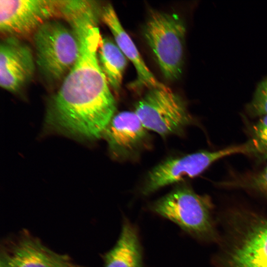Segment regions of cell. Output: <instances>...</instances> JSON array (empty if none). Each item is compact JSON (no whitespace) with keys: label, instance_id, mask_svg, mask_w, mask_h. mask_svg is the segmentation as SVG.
Masks as SVG:
<instances>
[{"label":"cell","instance_id":"obj_7","mask_svg":"<svg viewBox=\"0 0 267 267\" xmlns=\"http://www.w3.org/2000/svg\"><path fill=\"white\" fill-rule=\"evenodd\" d=\"M246 143L216 151H200L181 157L167 159L155 166L147 174L142 193L150 194L166 186L194 178L217 161L236 154H247Z\"/></svg>","mask_w":267,"mask_h":267},{"label":"cell","instance_id":"obj_6","mask_svg":"<svg viewBox=\"0 0 267 267\" xmlns=\"http://www.w3.org/2000/svg\"><path fill=\"white\" fill-rule=\"evenodd\" d=\"M134 112L147 130L162 136L178 134L192 120L182 98L163 84L149 89Z\"/></svg>","mask_w":267,"mask_h":267},{"label":"cell","instance_id":"obj_13","mask_svg":"<svg viewBox=\"0 0 267 267\" xmlns=\"http://www.w3.org/2000/svg\"><path fill=\"white\" fill-rule=\"evenodd\" d=\"M103 260V267H144L138 230L128 219L124 218L118 239Z\"/></svg>","mask_w":267,"mask_h":267},{"label":"cell","instance_id":"obj_4","mask_svg":"<svg viewBox=\"0 0 267 267\" xmlns=\"http://www.w3.org/2000/svg\"><path fill=\"white\" fill-rule=\"evenodd\" d=\"M36 63L48 80L64 79L76 63L80 43L71 27L57 20H49L33 35Z\"/></svg>","mask_w":267,"mask_h":267},{"label":"cell","instance_id":"obj_5","mask_svg":"<svg viewBox=\"0 0 267 267\" xmlns=\"http://www.w3.org/2000/svg\"><path fill=\"white\" fill-rule=\"evenodd\" d=\"M143 32L164 76L170 80L178 79L182 71L185 35L181 19L175 13L153 12Z\"/></svg>","mask_w":267,"mask_h":267},{"label":"cell","instance_id":"obj_17","mask_svg":"<svg viewBox=\"0 0 267 267\" xmlns=\"http://www.w3.org/2000/svg\"><path fill=\"white\" fill-rule=\"evenodd\" d=\"M265 154L267 158V152ZM244 185L267 197V162L265 167L245 182Z\"/></svg>","mask_w":267,"mask_h":267},{"label":"cell","instance_id":"obj_11","mask_svg":"<svg viewBox=\"0 0 267 267\" xmlns=\"http://www.w3.org/2000/svg\"><path fill=\"white\" fill-rule=\"evenodd\" d=\"M147 130L134 112L123 111L114 116L103 135L112 154L124 157L142 146Z\"/></svg>","mask_w":267,"mask_h":267},{"label":"cell","instance_id":"obj_8","mask_svg":"<svg viewBox=\"0 0 267 267\" xmlns=\"http://www.w3.org/2000/svg\"><path fill=\"white\" fill-rule=\"evenodd\" d=\"M65 2L59 0H0V32L5 37L19 39L33 35L45 22L62 18Z\"/></svg>","mask_w":267,"mask_h":267},{"label":"cell","instance_id":"obj_14","mask_svg":"<svg viewBox=\"0 0 267 267\" xmlns=\"http://www.w3.org/2000/svg\"><path fill=\"white\" fill-rule=\"evenodd\" d=\"M100 68L111 88L118 92L121 86L127 58L116 43L107 37L102 38L97 51Z\"/></svg>","mask_w":267,"mask_h":267},{"label":"cell","instance_id":"obj_1","mask_svg":"<svg viewBox=\"0 0 267 267\" xmlns=\"http://www.w3.org/2000/svg\"><path fill=\"white\" fill-rule=\"evenodd\" d=\"M98 20L94 12L84 10L69 20L80 43V54L48 103L45 125L49 130L94 139L103 135L114 116L116 102L98 60Z\"/></svg>","mask_w":267,"mask_h":267},{"label":"cell","instance_id":"obj_9","mask_svg":"<svg viewBox=\"0 0 267 267\" xmlns=\"http://www.w3.org/2000/svg\"><path fill=\"white\" fill-rule=\"evenodd\" d=\"M0 267H86L66 254L56 253L27 230L1 245Z\"/></svg>","mask_w":267,"mask_h":267},{"label":"cell","instance_id":"obj_12","mask_svg":"<svg viewBox=\"0 0 267 267\" xmlns=\"http://www.w3.org/2000/svg\"><path fill=\"white\" fill-rule=\"evenodd\" d=\"M101 19L111 31L117 45L135 67L137 73L136 85L149 89L162 85L146 65L134 43L122 26L111 4H107L102 8Z\"/></svg>","mask_w":267,"mask_h":267},{"label":"cell","instance_id":"obj_10","mask_svg":"<svg viewBox=\"0 0 267 267\" xmlns=\"http://www.w3.org/2000/svg\"><path fill=\"white\" fill-rule=\"evenodd\" d=\"M35 69L31 48L20 39L5 37L0 45V85L11 92L20 90L32 79Z\"/></svg>","mask_w":267,"mask_h":267},{"label":"cell","instance_id":"obj_2","mask_svg":"<svg viewBox=\"0 0 267 267\" xmlns=\"http://www.w3.org/2000/svg\"><path fill=\"white\" fill-rule=\"evenodd\" d=\"M219 267H267V218L240 210L228 217Z\"/></svg>","mask_w":267,"mask_h":267},{"label":"cell","instance_id":"obj_15","mask_svg":"<svg viewBox=\"0 0 267 267\" xmlns=\"http://www.w3.org/2000/svg\"><path fill=\"white\" fill-rule=\"evenodd\" d=\"M247 110L254 117L267 115V78L258 85Z\"/></svg>","mask_w":267,"mask_h":267},{"label":"cell","instance_id":"obj_16","mask_svg":"<svg viewBox=\"0 0 267 267\" xmlns=\"http://www.w3.org/2000/svg\"><path fill=\"white\" fill-rule=\"evenodd\" d=\"M253 134L252 139L258 152H267V115L261 117L254 125Z\"/></svg>","mask_w":267,"mask_h":267},{"label":"cell","instance_id":"obj_3","mask_svg":"<svg viewBox=\"0 0 267 267\" xmlns=\"http://www.w3.org/2000/svg\"><path fill=\"white\" fill-rule=\"evenodd\" d=\"M212 207L208 196L199 194L188 186H180L153 202L150 209L193 237L209 242L218 239Z\"/></svg>","mask_w":267,"mask_h":267}]
</instances>
